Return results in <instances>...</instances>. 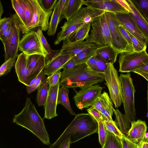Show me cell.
Instances as JSON below:
<instances>
[{
  "label": "cell",
  "instance_id": "obj_51",
  "mask_svg": "<svg viewBox=\"0 0 148 148\" xmlns=\"http://www.w3.org/2000/svg\"><path fill=\"white\" fill-rule=\"evenodd\" d=\"M71 144L70 138L69 137L62 141L56 148H69Z\"/></svg>",
  "mask_w": 148,
  "mask_h": 148
},
{
  "label": "cell",
  "instance_id": "obj_14",
  "mask_svg": "<svg viewBox=\"0 0 148 148\" xmlns=\"http://www.w3.org/2000/svg\"><path fill=\"white\" fill-rule=\"evenodd\" d=\"M19 21L16 23L11 35L3 43L5 51V61L10 58L16 59L20 39L21 32L19 26Z\"/></svg>",
  "mask_w": 148,
  "mask_h": 148
},
{
  "label": "cell",
  "instance_id": "obj_35",
  "mask_svg": "<svg viewBox=\"0 0 148 148\" xmlns=\"http://www.w3.org/2000/svg\"><path fill=\"white\" fill-rule=\"evenodd\" d=\"M17 1L24 10L26 20V25L25 26H26L30 22L32 18L34 13L32 5L30 0H17Z\"/></svg>",
  "mask_w": 148,
  "mask_h": 148
},
{
  "label": "cell",
  "instance_id": "obj_45",
  "mask_svg": "<svg viewBox=\"0 0 148 148\" xmlns=\"http://www.w3.org/2000/svg\"><path fill=\"white\" fill-rule=\"evenodd\" d=\"M43 10L47 12L52 11L58 1L57 0H38Z\"/></svg>",
  "mask_w": 148,
  "mask_h": 148
},
{
  "label": "cell",
  "instance_id": "obj_6",
  "mask_svg": "<svg viewBox=\"0 0 148 148\" xmlns=\"http://www.w3.org/2000/svg\"><path fill=\"white\" fill-rule=\"evenodd\" d=\"M109 91L110 97L115 108L123 102L122 88L117 71L113 64L108 63L105 72L102 74Z\"/></svg>",
  "mask_w": 148,
  "mask_h": 148
},
{
  "label": "cell",
  "instance_id": "obj_54",
  "mask_svg": "<svg viewBox=\"0 0 148 148\" xmlns=\"http://www.w3.org/2000/svg\"><path fill=\"white\" fill-rule=\"evenodd\" d=\"M66 0H60L59 10V23L62 20V16Z\"/></svg>",
  "mask_w": 148,
  "mask_h": 148
},
{
  "label": "cell",
  "instance_id": "obj_38",
  "mask_svg": "<svg viewBox=\"0 0 148 148\" xmlns=\"http://www.w3.org/2000/svg\"><path fill=\"white\" fill-rule=\"evenodd\" d=\"M19 21L16 14L13 15V18L8 27L5 31L0 34V38L3 43L11 35L16 23Z\"/></svg>",
  "mask_w": 148,
  "mask_h": 148
},
{
  "label": "cell",
  "instance_id": "obj_40",
  "mask_svg": "<svg viewBox=\"0 0 148 148\" xmlns=\"http://www.w3.org/2000/svg\"><path fill=\"white\" fill-rule=\"evenodd\" d=\"M103 123L106 130L113 133L120 139L122 138L123 134L118 128L114 121L103 120Z\"/></svg>",
  "mask_w": 148,
  "mask_h": 148
},
{
  "label": "cell",
  "instance_id": "obj_7",
  "mask_svg": "<svg viewBox=\"0 0 148 148\" xmlns=\"http://www.w3.org/2000/svg\"><path fill=\"white\" fill-rule=\"evenodd\" d=\"M105 14L114 48L120 53L134 51L123 37L118 28L121 23L116 19L115 14L106 12Z\"/></svg>",
  "mask_w": 148,
  "mask_h": 148
},
{
  "label": "cell",
  "instance_id": "obj_25",
  "mask_svg": "<svg viewBox=\"0 0 148 148\" xmlns=\"http://www.w3.org/2000/svg\"><path fill=\"white\" fill-rule=\"evenodd\" d=\"M83 0H66L62 12V19L69 20L84 5Z\"/></svg>",
  "mask_w": 148,
  "mask_h": 148
},
{
  "label": "cell",
  "instance_id": "obj_44",
  "mask_svg": "<svg viewBox=\"0 0 148 148\" xmlns=\"http://www.w3.org/2000/svg\"><path fill=\"white\" fill-rule=\"evenodd\" d=\"M96 56L97 58L96 63L91 69L99 74H102L104 73L108 67V63L97 56L96 55Z\"/></svg>",
  "mask_w": 148,
  "mask_h": 148
},
{
  "label": "cell",
  "instance_id": "obj_42",
  "mask_svg": "<svg viewBox=\"0 0 148 148\" xmlns=\"http://www.w3.org/2000/svg\"><path fill=\"white\" fill-rule=\"evenodd\" d=\"M99 125L98 134L99 141L101 147L103 145L106 137V129L103 123V120L102 118L97 120Z\"/></svg>",
  "mask_w": 148,
  "mask_h": 148
},
{
  "label": "cell",
  "instance_id": "obj_5",
  "mask_svg": "<svg viewBox=\"0 0 148 148\" xmlns=\"http://www.w3.org/2000/svg\"><path fill=\"white\" fill-rule=\"evenodd\" d=\"M123 92L125 115L131 123L135 121L136 112L134 93L136 92L130 73L121 74L119 76Z\"/></svg>",
  "mask_w": 148,
  "mask_h": 148
},
{
  "label": "cell",
  "instance_id": "obj_19",
  "mask_svg": "<svg viewBox=\"0 0 148 148\" xmlns=\"http://www.w3.org/2000/svg\"><path fill=\"white\" fill-rule=\"evenodd\" d=\"M27 68L32 80L31 83L32 84L45 67V58L43 55L38 54L27 55Z\"/></svg>",
  "mask_w": 148,
  "mask_h": 148
},
{
  "label": "cell",
  "instance_id": "obj_13",
  "mask_svg": "<svg viewBox=\"0 0 148 148\" xmlns=\"http://www.w3.org/2000/svg\"><path fill=\"white\" fill-rule=\"evenodd\" d=\"M105 12L88 7H81L69 20L65 22L69 24L90 23Z\"/></svg>",
  "mask_w": 148,
  "mask_h": 148
},
{
  "label": "cell",
  "instance_id": "obj_55",
  "mask_svg": "<svg viewBox=\"0 0 148 148\" xmlns=\"http://www.w3.org/2000/svg\"><path fill=\"white\" fill-rule=\"evenodd\" d=\"M97 60V56L95 55L91 58L86 63L87 66L91 69L95 65Z\"/></svg>",
  "mask_w": 148,
  "mask_h": 148
},
{
  "label": "cell",
  "instance_id": "obj_21",
  "mask_svg": "<svg viewBox=\"0 0 148 148\" xmlns=\"http://www.w3.org/2000/svg\"><path fill=\"white\" fill-rule=\"evenodd\" d=\"M101 47L86 42L85 41L70 42L65 40H64L63 45L60 50L63 54L70 55L73 57L87 49L97 48Z\"/></svg>",
  "mask_w": 148,
  "mask_h": 148
},
{
  "label": "cell",
  "instance_id": "obj_28",
  "mask_svg": "<svg viewBox=\"0 0 148 148\" xmlns=\"http://www.w3.org/2000/svg\"><path fill=\"white\" fill-rule=\"evenodd\" d=\"M68 88L61 86L59 88L57 98V103L62 105L67 110L71 115L76 114L71 108L69 97Z\"/></svg>",
  "mask_w": 148,
  "mask_h": 148
},
{
  "label": "cell",
  "instance_id": "obj_52",
  "mask_svg": "<svg viewBox=\"0 0 148 148\" xmlns=\"http://www.w3.org/2000/svg\"><path fill=\"white\" fill-rule=\"evenodd\" d=\"M134 71H141L148 73V60L132 72Z\"/></svg>",
  "mask_w": 148,
  "mask_h": 148
},
{
  "label": "cell",
  "instance_id": "obj_41",
  "mask_svg": "<svg viewBox=\"0 0 148 148\" xmlns=\"http://www.w3.org/2000/svg\"><path fill=\"white\" fill-rule=\"evenodd\" d=\"M128 32L131 39L134 51L139 52L146 51L147 46L146 44L138 39L130 33Z\"/></svg>",
  "mask_w": 148,
  "mask_h": 148
},
{
  "label": "cell",
  "instance_id": "obj_3",
  "mask_svg": "<svg viewBox=\"0 0 148 148\" xmlns=\"http://www.w3.org/2000/svg\"><path fill=\"white\" fill-rule=\"evenodd\" d=\"M13 122L29 130L44 144L50 145L49 135L45 126L43 119L38 112L29 98L26 99L22 110L14 115Z\"/></svg>",
  "mask_w": 148,
  "mask_h": 148
},
{
  "label": "cell",
  "instance_id": "obj_26",
  "mask_svg": "<svg viewBox=\"0 0 148 148\" xmlns=\"http://www.w3.org/2000/svg\"><path fill=\"white\" fill-rule=\"evenodd\" d=\"M84 24H69L65 22L63 25L61 27V30L57 34V38L54 42V44L58 45L61 41L66 39L73 32Z\"/></svg>",
  "mask_w": 148,
  "mask_h": 148
},
{
  "label": "cell",
  "instance_id": "obj_59",
  "mask_svg": "<svg viewBox=\"0 0 148 148\" xmlns=\"http://www.w3.org/2000/svg\"><path fill=\"white\" fill-rule=\"evenodd\" d=\"M0 19H1V17L2 16V15L3 14V7L2 5L1 4V1H0Z\"/></svg>",
  "mask_w": 148,
  "mask_h": 148
},
{
  "label": "cell",
  "instance_id": "obj_12",
  "mask_svg": "<svg viewBox=\"0 0 148 148\" xmlns=\"http://www.w3.org/2000/svg\"><path fill=\"white\" fill-rule=\"evenodd\" d=\"M115 14L116 19L128 32L148 45V38L139 28L129 12H117Z\"/></svg>",
  "mask_w": 148,
  "mask_h": 148
},
{
  "label": "cell",
  "instance_id": "obj_60",
  "mask_svg": "<svg viewBox=\"0 0 148 148\" xmlns=\"http://www.w3.org/2000/svg\"><path fill=\"white\" fill-rule=\"evenodd\" d=\"M147 117L148 118V83L147 84Z\"/></svg>",
  "mask_w": 148,
  "mask_h": 148
},
{
  "label": "cell",
  "instance_id": "obj_49",
  "mask_svg": "<svg viewBox=\"0 0 148 148\" xmlns=\"http://www.w3.org/2000/svg\"><path fill=\"white\" fill-rule=\"evenodd\" d=\"M118 28L123 37L130 47L134 50L131 39L127 31L121 24L119 25Z\"/></svg>",
  "mask_w": 148,
  "mask_h": 148
},
{
  "label": "cell",
  "instance_id": "obj_34",
  "mask_svg": "<svg viewBox=\"0 0 148 148\" xmlns=\"http://www.w3.org/2000/svg\"><path fill=\"white\" fill-rule=\"evenodd\" d=\"M97 49L90 48L87 49L72 58L77 65L86 63L91 58L95 55Z\"/></svg>",
  "mask_w": 148,
  "mask_h": 148
},
{
  "label": "cell",
  "instance_id": "obj_15",
  "mask_svg": "<svg viewBox=\"0 0 148 148\" xmlns=\"http://www.w3.org/2000/svg\"><path fill=\"white\" fill-rule=\"evenodd\" d=\"M92 106L101 113L104 120L113 121L112 117L116 110L109 96L105 91L97 97Z\"/></svg>",
  "mask_w": 148,
  "mask_h": 148
},
{
  "label": "cell",
  "instance_id": "obj_17",
  "mask_svg": "<svg viewBox=\"0 0 148 148\" xmlns=\"http://www.w3.org/2000/svg\"><path fill=\"white\" fill-rule=\"evenodd\" d=\"M131 126L126 137L130 141L140 147L144 141L147 127L144 121L138 120L131 123Z\"/></svg>",
  "mask_w": 148,
  "mask_h": 148
},
{
  "label": "cell",
  "instance_id": "obj_16",
  "mask_svg": "<svg viewBox=\"0 0 148 148\" xmlns=\"http://www.w3.org/2000/svg\"><path fill=\"white\" fill-rule=\"evenodd\" d=\"M84 5L92 8L113 13L128 12L116 0H86Z\"/></svg>",
  "mask_w": 148,
  "mask_h": 148
},
{
  "label": "cell",
  "instance_id": "obj_32",
  "mask_svg": "<svg viewBox=\"0 0 148 148\" xmlns=\"http://www.w3.org/2000/svg\"><path fill=\"white\" fill-rule=\"evenodd\" d=\"M42 31V29L39 28L36 32L40 38L44 48L48 53V54L45 58L46 63H47L58 53L60 49L54 50L51 49L50 45L44 37Z\"/></svg>",
  "mask_w": 148,
  "mask_h": 148
},
{
  "label": "cell",
  "instance_id": "obj_29",
  "mask_svg": "<svg viewBox=\"0 0 148 148\" xmlns=\"http://www.w3.org/2000/svg\"><path fill=\"white\" fill-rule=\"evenodd\" d=\"M114 114V121L116 125L122 133L126 134L130 128L131 122L125 115L122 114L118 109L116 110Z\"/></svg>",
  "mask_w": 148,
  "mask_h": 148
},
{
  "label": "cell",
  "instance_id": "obj_18",
  "mask_svg": "<svg viewBox=\"0 0 148 148\" xmlns=\"http://www.w3.org/2000/svg\"><path fill=\"white\" fill-rule=\"evenodd\" d=\"M48 94L44 106L45 118L51 119L57 116L56 107L58 90L60 87V81L55 86H49Z\"/></svg>",
  "mask_w": 148,
  "mask_h": 148
},
{
  "label": "cell",
  "instance_id": "obj_46",
  "mask_svg": "<svg viewBox=\"0 0 148 148\" xmlns=\"http://www.w3.org/2000/svg\"><path fill=\"white\" fill-rule=\"evenodd\" d=\"M60 71V69L51 75L48 76L46 82L49 86H55L60 81L62 73Z\"/></svg>",
  "mask_w": 148,
  "mask_h": 148
},
{
  "label": "cell",
  "instance_id": "obj_30",
  "mask_svg": "<svg viewBox=\"0 0 148 148\" xmlns=\"http://www.w3.org/2000/svg\"><path fill=\"white\" fill-rule=\"evenodd\" d=\"M59 4L60 0H59L58 1L54 7L51 15L47 32V34L49 36L54 35L55 34L59 23Z\"/></svg>",
  "mask_w": 148,
  "mask_h": 148
},
{
  "label": "cell",
  "instance_id": "obj_8",
  "mask_svg": "<svg viewBox=\"0 0 148 148\" xmlns=\"http://www.w3.org/2000/svg\"><path fill=\"white\" fill-rule=\"evenodd\" d=\"M18 49L26 55L38 54L45 58L48 54L39 36L36 32L33 31L31 30L23 35L20 41Z\"/></svg>",
  "mask_w": 148,
  "mask_h": 148
},
{
  "label": "cell",
  "instance_id": "obj_39",
  "mask_svg": "<svg viewBox=\"0 0 148 148\" xmlns=\"http://www.w3.org/2000/svg\"><path fill=\"white\" fill-rule=\"evenodd\" d=\"M45 75L42 71L38 75L34 82L32 85L26 86V89L28 94H30L37 90L42 83L46 81L47 77Z\"/></svg>",
  "mask_w": 148,
  "mask_h": 148
},
{
  "label": "cell",
  "instance_id": "obj_33",
  "mask_svg": "<svg viewBox=\"0 0 148 148\" xmlns=\"http://www.w3.org/2000/svg\"><path fill=\"white\" fill-rule=\"evenodd\" d=\"M49 87L46 81L38 88L36 101L38 106H44L45 104L48 94Z\"/></svg>",
  "mask_w": 148,
  "mask_h": 148
},
{
  "label": "cell",
  "instance_id": "obj_10",
  "mask_svg": "<svg viewBox=\"0 0 148 148\" xmlns=\"http://www.w3.org/2000/svg\"><path fill=\"white\" fill-rule=\"evenodd\" d=\"M32 5L34 13L30 22L25 27H19L23 34L27 33L32 29L40 27L42 31L48 30L49 20L52 11L47 12L45 11L40 6L38 0H30Z\"/></svg>",
  "mask_w": 148,
  "mask_h": 148
},
{
  "label": "cell",
  "instance_id": "obj_48",
  "mask_svg": "<svg viewBox=\"0 0 148 148\" xmlns=\"http://www.w3.org/2000/svg\"><path fill=\"white\" fill-rule=\"evenodd\" d=\"M120 140L123 148H140L139 146L129 140L124 134Z\"/></svg>",
  "mask_w": 148,
  "mask_h": 148
},
{
  "label": "cell",
  "instance_id": "obj_58",
  "mask_svg": "<svg viewBox=\"0 0 148 148\" xmlns=\"http://www.w3.org/2000/svg\"><path fill=\"white\" fill-rule=\"evenodd\" d=\"M140 148H148V142L144 141L141 144Z\"/></svg>",
  "mask_w": 148,
  "mask_h": 148
},
{
  "label": "cell",
  "instance_id": "obj_11",
  "mask_svg": "<svg viewBox=\"0 0 148 148\" xmlns=\"http://www.w3.org/2000/svg\"><path fill=\"white\" fill-rule=\"evenodd\" d=\"M103 88L97 84L81 88L76 92L73 97L76 106L81 110L92 106L97 97L101 94Z\"/></svg>",
  "mask_w": 148,
  "mask_h": 148
},
{
  "label": "cell",
  "instance_id": "obj_57",
  "mask_svg": "<svg viewBox=\"0 0 148 148\" xmlns=\"http://www.w3.org/2000/svg\"><path fill=\"white\" fill-rule=\"evenodd\" d=\"M132 72L137 73L141 75L148 81V73L141 71H134Z\"/></svg>",
  "mask_w": 148,
  "mask_h": 148
},
{
  "label": "cell",
  "instance_id": "obj_53",
  "mask_svg": "<svg viewBox=\"0 0 148 148\" xmlns=\"http://www.w3.org/2000/svg\"><path fill=\"white\" fill-rule=\"evenodd\" d=\"M77 65L75 62L72 58L68 61L62 67L63 70L71 69Z\"/></svg>",
  "mask_w": 148,
  "mask_h": 148
},
{
  "label": "cell",
  "instance_id": "obj_43",
  "mask_svg": "<svg viewBox=\"0 0 148 148\" xmlns=\"http://www.w3.org/2000/svg\"><path fill=\"white\" fill-rule=\"evenodd\" d=\"M16 59L10 58L4 62L0 67V76L6 75L10 72L12 67L15 66Z\"/></svg>",
  "mask_w": 148,
  "mask_h": 148
},
{
  "label": "cell",
  "instance_id": "obj_36",
  "mask_svg": "<svg viewBox=\"0 0 148 148\" xmlns=\"http://www.w3.org/2000/svg\"><path fill=\"white\" fill-rule=\"evenodd\" d=\"M11 2L12 8L15 11L19 19L20 23L19 24V26H25L26 25V17L23 8L18 2L17 0H12Z\"/></svg>",
  "mask_w": 148,
  "mask_h": 148
},
{
  "label": "cell",
  "instance_id": "obj_24",
  "mask_svg": "<svg viewBox=\"0 0 148 148\" xmlns=\"http://www.w3.org/2000/svg\"><path fill=\"white\" fill-rule=\"evenodd\" d=\"M131 10L130 14L140 30L148 38V22L142 15L131 0H126Z\"/></svg>",
  "mask_w": 148,
  "mask_h": 148
},
{
  "label": "cell",
  "instance_id": "obj_1",
  "mask_svg": "<svg viewBox=\"0 0 148 148\" xmlns=\"http://www.w3.org/2000/svg\"><path fill=\"white\" fill-rule=\"evenodd\" d=\"M104 80L102 74L92 70L85 63L77 65L71 69L63 70L60 86L81 89L97 84Z\"/></svg>",
  "mask_w": 148,
  "mask_h": 148
},
{
  "label": "cell",
  "instance_id": "obj_22",
  "mask_svg": "<svg viewBox=\"0 0 148 148\" xmlns=\"http://www.w3.org/2000/svg\"><path fill=\"white\" fill-rule=\"evenodd\" d=\"M73 57L63 54L60 49L58 53L47 63L43 70L45 74L50 76L58 70L62 69L63 66Z\"/></svg>",
  "mask_w": 148,
  "mask_h": 148
},
{
  "label": "cell",
  "instance_id": "obj_37",
  "mask_svg": "<svg viewBox=\"0 0 148 148\" xmlns=\"http://www.w3.org/2000/svg\"><path fill=\"white\" fill-rule=\"evenodd\" d=\"M139 12L148 22V0H131Z\"/></svg>",
  "mask_w": 148,
  "mask_h": 148
},
{
  "label": "cell",
  "instance_id": "obj_27",
  "mask_svg": "<svg viewBox=\"0 0 148 148\" xmlns=\"http://www.w3.org/2000/svg\"><path fill=\"white\" fill-rule=\"evenodd\" d=\"M90 26V23L84 24L73 32L66 40L70 42L83 41L89 35Z\"/></svg>",
  "mask_w": 148,
  "mask_h": 148
},
{
  "label": "cell",
  "instance_id": "obj_56",
  "mask_svg": "<svg viewBox=\"0 0 148 148\" xmlns=\"http://www.w3.org/2000/svg\"><path fill=\"white\" fill-rule=\"evenodd\" d=\"M123 7L129 12L131 10L126 0H116Z\"/></svg>",
  "mask_w": 148,
  "mask_h": 148
},
{
  "label": "cell",
  "instance_id": "obj_31",
  "mask_svg": "<svg viewBox=\"0 0 148 148\" xmlns=\"http://www.w3.org/2000/svg\"><path fill=\"white\" fill-rule=\"evenodd\" d=\"M101 148H123L121 140L113 133L106 130V137Z\"/></svg>",
  "mask_w": 148,
  "mask_h": 148
},
{
  "label": "cell",
  "instance_id": "obj_20",
  "mask_svg": "<svg viewBox=\"0 0 148 148\" xmlns=\"http://www.w3.org/2000/svg\"><path fill=\"white\" fill-rule=\"evenodd\" d=\"M27 55L23 53L18 55L15 67L18 80L27 86H30L32 80L27 68Z\"/></svg>",
  "mask_w": 148,
  "mask_h": 148
},
{
  "label": "cell",
  "instance_id": "obj_9",
  "mask_svg": "<svg viewBox=\"0 0 148 148\" xmlns=\"http://www.w3.org/2000/svg\"><path fill=\"white\" fill-rule=\"evenodd\" d=\"M147 60L148 54L146 51L139 52H121L119 58V71L122 73H130L140 66Z\"/></svg>",
  "mask_w": 148,
  "mask_h": 148
},
{
  "label": "cell",
  "instance_id": "obj_23",
  "mask_svg": "<svg viewBox=\"0 0 148 148\" xmlns=\"http://www.w3.org/2000/svg\"><path fill=\"white\" fill-rule=\"evenodd\" d=\"M120 52L110 46H102L97 48L95 55L107 63L114 64Z\"/></svg>",
  "mask_w": 148,
  "mask_h": 148
},
{
  "label": "cell",
  "instance_id": "obj_50",
  "mask_svg": "<svg viewBox=\"0 0 148 148\" xmlns=\"http://www.w3.org/2000/svg\"><path fill=\"white\" fill-rule=\"evenodd\" d=\"M88 113L92 116L97 121L103 118L101 113L96 109L92 106L86 109Z\"/></svg>",
  "mask_w": 148,
  "mask_h": 148
},
{
  "label": "cell",
  "instance_id": "obj_4",
  "mask_svg": "<svg viewBox=\"0 0 148 148\" xmlns=\"http://www.w3.org/2000/svg\"><path fill=\"white\" fill-rule=\"evenodd\" d=\"M90 26V32L86 39L85 42L100 46L108 45L115 49L113 45L105 13L91 23Z\"/></svg>",
  "mask_w": 148,
  "mask_h": 148
},
{
  "label": "cell",
  "instance_id": "obj_2",
  "mask_svg": "<svg viewBox=\"0 0 148 148\" xmlns=\"http://www.w3.org/2000/svg\"><path fill=\"white\" fill-rule=\"evenodd\" d=\"M97 121L88 113L76 115L70 124L56 141L49 148H56L64 139L70 137L71 143L95 133H98Z\"/></svg>",
  "mask_w": 148,
  "mask_h": 148
},
{
  "label": "cell",
  "instance_id": "obj_47",
  "mask_svg": "<svg viewBox=\"0 0 148 148\" xmlns=\"http://www.w3.org/2000/svg\"><path fill=\"white\" fill-rule=\"evenodd\" d=\"M13 18V15L9 17H4L0 20V34L5 31L10 25Z\"/></svg>",
  "mask_w": 148,
  "mask_h": 148
}]
</instances>
